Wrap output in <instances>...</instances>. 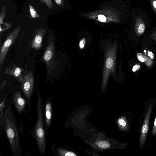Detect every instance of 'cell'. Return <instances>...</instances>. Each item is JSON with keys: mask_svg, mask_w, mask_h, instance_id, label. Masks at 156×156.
<instances>
[{"mask_svg": "<svg viewBox=\"0 0 156 156\" xmlns=\"http://www.w3.org/2000/svg\"><path fill=\"white\" fill-rule=\"evenodd\" d=\"M14 116L11 108H6L3 123L12 153L14 156H19L21 155L20 138Z\"/></svg>", "mask_w": 156, "mask_h": 156, "instance_id": "cell-1", "label": "cell"}, {"mask_svg": "<svg viewBox=\"0 0 156 156\" xmlns=\"http://www.w3.org/2000/svg\"><path fill=\"white\" fill-rule=\"evenodd\" d=\"M37 93V117L34 132L39 151L41 154H44L46 149V141L43 125V106L38 90Z\"/></svg>", "mask_w": 156, "mask_h": 156, "instance_id": "cell-2", "label": "cell"}, {"mask_svg": "<svg viewBox=\"0 0 156 156\" xmlns=\"http://www.w3.org/2000/svg\"><path fill=\"white\" fill-rule=\"evenodd\" d=\"M116 46H113L109 49L107 53L105 65L104 69L103 84H106L110 72L115 74V59Z\"/></svg>", "mask_w": 156, "mask_h": 156, "instance_id": "cell-3", "label": "cell"}, {"mask_svg": "<svg viewBox=\"0 0 156 156\" xmlns=\"http://www.w3.org/2000/svg\"><path fill=\"white\" fill-rule=\"evenodd\" d=\"M21 83L23 92L29 100L34 88V78L32 71H28L26 66Z\"/></svg>", "mask_w": 156, "mask_h": 156, "instance_id": "cell-4", "label": "cell"}, {"mask_svg": "<svg viewBox=\"0 0 156 156\" xmlns=\"http://www.w3.org/2000/svg\"><path fill=\"white\" fill-rule=\"evenodd\" d=\"M154 102L153 101H150V103L149 105L146 113L142 126L139 140V145L140 149H142L144 146L146 139L149 129V120L154 105Z\"/></svg>", "mask_w": 156, "mask_h": 156, "instance_id": "cell-5", "label": "cell"}, {"mask_svg": "<svg viewBox=\"0 0 156 156\" xmlns=\"http://www.w3.org/2000/svg\"><path fill=\"white\" fill-rule=\"evenodd\" d=\"M18 30H16L10 34L5 40L1 48L0 53V70L8 50L13 43L17 39L18 35Z\"/></svg>", "mask_w": 156, "mask_h": 156, "instance_id": "cell-6", "label": "cell"}, {"mask_svg": "<svg viewBox=\"0 0 156 156\" xmlns=\"http://www.w3.org/2000/svg\"><path fill=\"white\" fill-rule=\"evenodd\" d=\"M55 49L54 39L50 36L48 41L47 47L43 55V60L48 66L52 64L54 57Z\"/></svg>", "mask_w": 156, "mask_h": 156, "instance_id": "cell-7", "label": "cell"}, {"mask_svg": "<svg viewBox=\"0 0 156 156\" xmlns=\"http://www.w3.org/2000/svg\"><path fill=\"white\" fill-rule=\"evenodd\" d=\"M23 69L15 64H13L10 66L6 67L5 73L12 76L16 79L20 83H21L23 80Z\"/></svg>", "mask_w": 156, "mask_h": 156, "instance_id": "cell-8", "label": "cell"}, {"mask_svg": "<svg viewBox=\"0 0 156 156\" xmlns=\"http://www.w3.org/2000/svg\"><path fill=\"white\" fill-rule=\"evenodd\" d=\"M13 101L15 107L18 112L21 113L23 111L25 105V99L23 98L20 92H16L13 96Z\"/></svg>", "mask_w": 156, "mask_h": 156, "instance_id": "cell-9", "label": "cell"}, {"mask_svg": "<svg viewBox=\"0 0 156 156\" xmlns=\"http://www.w3.org/2000/svg\"><path fill=\"white\" fill-rule=\"evenodd\" d=\"M52 117V105L50 101H48L45 106V120L46 125L49 127Z\"/></svg>", "mask_w": 156, "mask_h": 156, "instance_id": "cell-10", "label": "cell"}, {"mask_svg": "<svg viewBox=\"0 0 156 156\" xmlns=\"http://www.w3.org/2000/svg\"><path fill=\"white\" fill-rule=\"evenodd\" d=\"M44 33H38L33 39L31 43V46L32 48L38 50L42 46V41Z\"/></svg>", "mask_w": 156, "mask_h": 156, "instance_id": "cell-11", "label": "cell"}, {"mask_svg": "<svg viewBox=\"0 0 156 156\" xmlns=\"http://www.w3.org/2000/svg\"><path fill=\"white\" fill-rule=\"evenodd\" d=\"M136 25L137 30L140 34H143L144 31L145 26L142 19L140 17L136 18Z\"/></svg>", "mask_w": 156, "mask_h": 156, "instance_id": "cell-12", "label": "cell"}, {"mask_svg": "<svg viewBox=\"0 0 156 156\" xmlns=\"http://www.w3.org/2000/svg\"><path fill=\"white\" fill-rule=\"evenodd\" d=\"M98 145L99 147L101 149H106L110 147V144L108 142L105 141L100 142Z\"/></svg>", "mask_w": 156, "mask_h": 156, "instance_id": "cell-13", "label": "cell"}, {"mask_svg": "<svg viewBox=\"0 0 156 156\" xmlns=\"http://www.w3.org/2000/svg\"><path fill=\"white\" fill-rule=\"evenodd\" d=\"M151 6L156 14V0H149Z\"/></svg>", "mask_w": 156, "mask_h": 156, "instance_id": "cell-14", "label": "cell"}, {"mask_svg": "<svg viewBox=\"0 0 156 156\" xmlns=\"http://www.w3.org/2000/svg\"><path fill=\"white\" fill-rule=\"evenodd\" d=\"M152 133L153 136L156 137V116L152 128Z\"/></svg>", "mask_w": 156, "mask_h": 156, "instance_id": "cell-15", "label": "cell"}, {"mask_svg": "<svg viewBox=\"0 0 156 156\" xmlns=\"http://www.w3.org/2000/svg\"><path fill=\"white\" fill-rule=\"evenodd\" d=\"M30 12L31 16L33 18H34L36 16L35 11L34 9H33V7L32 6L30 5Z\"/></svg>", "mask_w": 156, "mask_h": 156, "instance_id": "cell-16", "label": "cell"}, {"mask_svg": "<svg viewBox=\"0 0 156 156\" xmlns=\"http://www.w3.org/2000/svg\"><path fill=\"white\" fill-rule=\"evenodd\" d=\"M98 19L101 21L105 22L106 21V18L105 16L102 15H100L98 16Z\"/></svg>", "mask_w": 156, "mask_h": 156, "instance_id": "cell-17", "label": "cell"}, {"mask_svg": "<svg viewBox=\"0 0 156 156\" xmlns=\"http://www.w3.org/2000/svg\"><path fill=\"white\" fill-rule=\"evenodd\" d=\"M85 43V40L84 38H83L80 41V46L81 48H82L84 46Z\"/></svg>", "mask_w": 156, "mask_h": 156, "instance_id": "cell-18", "label": "cell"}, {"mask_svg": "<svg viewBox=\"0 0 156 156\" xmlns=\"http://www.w3.org/2000/svg\"><path fill=\"white\" fill-rule=\"evenodd\" d=\"M119 123L120 125L124 126H125L126 125V122L122 119H120L119 120Z\"/></svg>", "mask_w": 156, "mask_h": 156, "instance_id": "cell-19", "label": "cell"}, {"mask_svg": "<svg viewBox=\"0 0 156 156\" xmlns=\"http://www.w3.org/2000/svg\"><path fill=\"white\" fill-rule=\"evenodd\" d=\"M140 68V66L139 65H136L133 66L132 69V71L133 72H135L138 70Z\"/></svg>", "mask_w": 156, "mask_h": 156, "instance_id": "cell-20", "label": "cell"}, {"mask_svg": "<svg viewBox=\"0 0 156 156\" xmlns=\"http://www.w3.org/2000/svg\"><path fill=\"white\" fill-rule=\"evenodd\" d=\"M65 156H76V155L73 153L70 152H67L65 154Z\"/></svg>", "mask_w": 156, "mask_h": 156, "instance_id": "cell-21", "label": "cell"}, {"mask_svg": "<svg viewBox=\"0 0 156 156\" xmlns=\"http://www.w3.org/2000/svg\"><path fill=\"white\" fill-rule=\"evenodd\" d=\"M138 58L139 60L141 62H145L146 61V59L145 58H143L140 56H139Z\"/></svg>", "mask_w": 156, "mask_h": 156, "instance_id": "cell-22", "label": "cell"}, {"mask_svg": "<svg viewBox=\"0 0 156 156\" xmlns=\"http://www.w3.org/2000/svg\"><path fill=\"white\" fill-rule=\"evenodd\" d=\"M148 56H149L151 59H153L154 58V55L151 51H149L148 53Z\"/></svg>", "mask_w": 156, "mask_h": 156, "instance_id": "cell-23", "label": "cell"}, {"mask_svg": "<svg viewBox=\"0 0 156 156\" xmlns=\"http://www.w3.org/2000/svg\"><path fill=\"white\" fill-rule=\"evenodd\" d=\"M55 1L58 4H60L61 3V0H55Z\"/></svg>", "mask_w": 156, "mask_h": 156, "instance_id": "cell-24", "label": "cell"}, {"mask_svg": "<svg viewBox=\"0 0 156 156\" xmlns=\"http://www.w3.org/2000/svg\"><path fill=\"white\" fill-rule=\"evenodd\" d=\"M6 84V80L5 81H4L3 84L2 85L1 87V90L2 88L4 86H5Z\"/></svg>", "mask_w": 156, "mask_h": 156, "instance_id": "cell-25", "label": "cell"}]
</instances>
